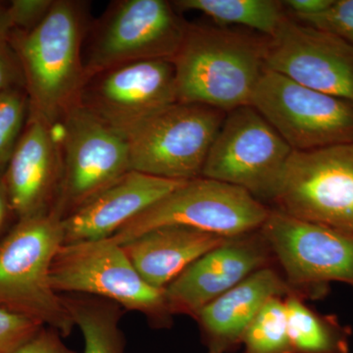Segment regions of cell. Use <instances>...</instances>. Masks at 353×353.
Masks as SVG:
<instances>
[{
  "label": "cell",
  "instance_id": "6da1fadb",
  "mask_svg": "<svg viewBox=\"0 0 353 353\" xmlns=\"http://www.w3.org/2000/svg\"><path fill=\"white\" fill-rule=\"evenodd\" d=\"M90 2L54 0L50 13L31 32L9 37L24 70L30 112L57 125L80 101L85 82L83 50Z\"/></svg>",
  "mask_w": 353,
  "mask_h": 353
},
{
  "label": "cell",
  "instance_id": "7a4b0ae2",
  "mask_svg": "<svg viewBox=\"0 0 353 353\" xmlns=\"http://www.w3.org/2000/svg\"><path fill=\"white\" fill-rule=\"evenodd\" d=\"M268 38L220 26L190 24L172 60L176 101L230 112L250 105L265 66Z\"/></svg>",
  "mask_w": 353,
  "mask_h": 353
},
{
  "label": "cell",
  "instance_id": "3957f363",
  "mask_svg": "<svg viewBox=\"0 0 353 353\" xmlns=\"http://www.w3.org/2000/svg\"><path fill=\"white\" fill-rule=\"evenodd\" d=\"M63 245V224L57 216L18 220L0 241V308L37 320L66 338L75 325L50 280L51 265Z\"/></svg>",
  "mask_w": 353,
  "mask_h": 353
},
{
  "label": "cell",
  "instance_id": "277c9868",
  "mask_svg": "<svg viewBox=\"0 0 353 353\" xmlns=\"http://www.w3.org/2000/svg\"><path fill=\"white\" fill-rule=\"evenodd\" d=\"M50 280L57 294L108 299L141 313L157 329L173 324L165 290L148 284L111 238L62 245L51 265Z\"/></svg>",
  "mask_w": 353,
  "mask_h": 353
},
{
  "label": "cell",
  "instance_id": "5b68a950",
  "mask_svg": "<svg viewBox=\"0 0 353 353\" xmlns=\"http://www.w3.org/2000/svg\"><path fill=\"white\" fill-rule=\"evenodd\" d=\"M166 0H116L92 21L83 43L88 77L118 65L143 60H173L188 23Z\"/></svg>",
  "mask_w": 353,
  "mask_h": 353
},
{
  "label": "cell",
  "instance_id": "8992f818",
  "mask_svg": "<svg viewBox=\"0 0 353 353\" xmlns=\"http://www.w3.org/2000/svg\"><path fill=\"white\" fill-rule=\"evenodd\" d=\"M226 115L183 102L153 114L126 134L131 170L168 180L199 178Z\"/></svg>",
  "mask_w": 353,
  "mask_h": 353
},
{
  "label": "cell",
  "instance_id": "52a82bcc",
  "mask_svg": "<svg viewBox=\"0 0 353 353\" xmlns=\"http://www.w3.org/2000/svg\"><path fill=\"white\" fill-rule=\"evenodd\" d=\"M270 209L248 190L199 176L183 183L130 220L111 239L122 245L150 230L167 225H183L234 238L259 231Z\"/></svg>",
  "mask_w": 353,
  "mask_h": 353
},
{
  "label": "cell",
  "instance_id": "ba28073f",
  "mask_svg": "<svg viewBox=\"0 0 353 353\" xmlns=\"http://www.w3.org/2000/svg\"><path fill=\"white\" fill-rule=\"evenodd\" d=\"M57 127L63 171L50 213L63 221L131 171V162L126 134L80 104Z\"/></svg>",
  "mask_w": 353,
  "mask_h": 353
},
{
  "label": "cell",
  "instance_id": "9c48e42d",
  "mask_svg": "<svg viewBox=\"0 0 353 353\" xmlns=\"http://www.w3.org/2000/svg\"><path fill=\"white\" fill-rule=\"evenodd\" d=\"M292 148L252 105L230 111L206 157L201 176L275 199Z\"/></svg>",
  "mask_w": 353,
  "mask_h": 353
},
{
  "label": "cell",
  "instance_id": "30bf717a",
  "mask_svg": "<svg viewBox=\"0 0 353 353\" xmlns=\"http://www.w3.org/2000/svg\"><path fill=\"white\" fill-rule=\"evenodd\" d=\"M288 284L304 299L325 296L332 282L353 288V233L270 209L259 229Z\"/></svg>",
  "mask_w": 353,
  "mask_h": 353
},
{
  "label": "cell",
  "instance_id": "8fae6325",
  "mask_svg": "<svg viewBox=\"0 0 353 353\" xmlns=\"http://www.w3.org/2000/svg\"><path fill=\"white\" fill-rule=\"evenodd\" d=\"M250 105L268 121L294 152L353 141V104L303 87L267 68Z\"/></svg>",
  "mask_w": 353,
  "mask_h": 353
},
{
  "label": "cell",
  "instance_id": "7c38bea8",
  "mask_svg": "<svg viewBox=\"0 0 353 353\" xmlns=\"http://www.w3.org/2000/svg\"><path fill=\"white\" fill-rule=\"evenodd\" d=\"M273 202L292 217L353 233V141L292 152Z\"/></svg>",
  "mask_w": 353,
  "mask_h": 353
},
{
  "label": "cell",
  "instance_id": "4fadbf2b",
  "mask_svg": "<svg viewBox=\"0 0 353 353\" xmlns=\"http://www.w3.org/2000/svg\"><path fill=\"white\" fill-rule=\"evenodd\" d=\"M176 102L173 61L153 59L118 65L88 77L79 104L126 134Z\"/></svg>",
  "mask_w": 353,
  "mask_h": 353
},
{
  "label": "cell",
  "instance_id": "5bb4252c",
  "mask_svg": "<svg viewBox=\"0 0 353 353\" xmlns=\"http://www.w3.org/2000/svg\"><path fill=\"white\" fill-rule=\"evenodd\" d=\"M265 66L303 87L353 104V48L288 14L268 38Z\"/></svg>",
  "mask_w": 353,
  "mask_h": 353
},
{
  "label": "cell",
  "instance_id": "9a60e30c",
  "mask_svg": "<svg viewBox=\"0 0 353 353\" xmlns=\"http://www.w3.org/2000/svg\"><path fill=\"white\" fill-rule=\"evenodd\" d=\"M274 263L270 248L259 230L229 239L202 255L165 288L170 312L194 319L211 301Z\"/></svg>",
  "mask_w": 353,
  "mask_h": 353
},
{
  "label": "cell",
  "instance_id": "2e32d148",
  "mask_svg": "<svg viewBox=\"0 0 353 353\" xmlns=\"http://www.w3.org/2000/svg\"><path fill=\"white\" fill-rule=\"evenodd\" d=\"M61 146L57 125L30 112L3 176L18 220L50 214L61 185Z\"/></svg>",
  "mask_w": 353,
  "mask_h": 353
},
{
  "label": "cell",
  "instance_id": "e0dca14e",
  "mask_svg": "<svg viewBox=\"0 0 353 353\" xmlns=\"http://www.w3.org/2000/svg\"><path fill=\"white\" fill-rule=\"evenodd\" d=\"M185 182L128 172L94 201L62 221L64 245L111 238L130 220Z\"/></svg>",
  "mask_w": 353,
  "mask_h": 353
},
{
  "label": "cell",
  "instance_id": "ac0fdd59",
  "mask_svg": "<svg viewBox=\"0 0 353 353\" xmlns=\"http://www.w3.org/2000/svg\"><path fill=\"white\" fill-rule=\"evenodd\" d=\"M294 290L274 265L259 269L240 284L199 311L194 319L208 352H233L241 345L245 330L272 297L289 296Z\"/></svg>",
  "mask_w": 353,
  "mask_h": 353
},
{
  "label": "cell",
  "instance_id": "d6986e66",
  "mask_svg": "<svg viewBox=\"0 0 353 353\" xmlns=\"http://www.w3.org/2000/svg\"><path fill=\"white\" fill-rule=\"evenodd\" d=\"M229 239L183 225H167L121 246L148 284L165 290L190 264Z\"/></svg>",
  "mask_w": 353,
  "mask_h": 353
},
{
  "label": "cell",
  "instance_id": "ffe728a7",
  "mask_svg": "<svg viewBox=\"0 0 353 353\" xmlns=\"http://www.w3.org/2000/svg\"><path fill=\"white\" fill-rule=\"evenodd\" d=\"M74 325L81 330L83 353H126L121 329L125 310L119 304L88 294H61Z\"/></svg>",
  "mask_w": 353,
  "mask_h": 353
},
{
  "label": "cell",
  "instance_id": "44dd1931",
  "mask_svg": "<svg viewBox=\"0 0 353 353\" xmlns=\"http://www.w3.org/2000/svg\"><path fill=\"white\" fill-rule=\"evenodd\" d=\"M288 331L294 353H350L352 329L333 315L304 303L296 292L285 297Z\"/></svg>",
  "mask_w": 353,
  "mask_h": 353
},
{
  "label": "cell",
  "instance_id": "7402d4cb",
  "mask_svg": "<svg viewBox=\"0 0 353 353\" xmlns=\"http://www.w3.org/2000/svg\"><path fill=\"white\" fill-rule=\"evenodd\" d=\"M176 10L196 11L218 26L240 25L272 38L287 17L282 1L275 0H176Z\"/></svg>",
  "mask_w": 353,
  "mask_h": 353
},
{
  "label": "cell",
  "instance_id": "603a6c76",
  "mask_svg": "<svg viewBox=\"0 0 353 353\" xmlns=\"http://www.w3.org/2000/svg\"><path fill=\"white\" fill-rule=\"evenodd\" d=\"M243 353H294L288 331L285 299L272 297L241 339Z\"/></svg>",
  "mask_w": 353,
  "mask_h": 353
},
{
  "label": "cell",
  "instance_id": "cb8c5ba5",
  "mask_svg": "<svg viewBox=\"0 0 353 353\" xmlns=\"http://www.w3.org/2000/svg\"><path fill=\"white\" fill-rule=\"evenodd\" d=\"M29 113L30 101L26 88H10L0 94V179L19 143Z\"/></svg>",
  "mask_w": 353,
  "mask_h": 353
},
{
  "label": "cell",
  "instance_id": "d4e9b609",
  "mask_svg": "<svg viewBox=\"0 0 353 353\" xmlns=\"http://www.w3.org/2000/svg\"><path fill=\"white\" fill-rule=\"evenodd\" d=\"M296 20L333 34L353 48V0H334L327 10Z\"/></svg>",
  "mask_w": 353,
  "mask_h": 353
},
{
  "label": "cell",
  "instance_id": "484cf974",
  "mask_svg": "<svg viewBox=\"0 0 353 353\" xmlns=\"http://www.w3.org/2000/svg\"><path fill=\"white\" fill-rule=\"evenodd\" d=\"M44 325L24 315L0 308V353H14Z\"/></svg>",
  "mask_w": 353,
  "mask_h": 353
},
{
  "label": "cell",
  "instance_id": "4316f807",
  "mask_svg": "<svg viewBox=\"0 0 353 353\" xmlns=\"http://www.w3.org/2000/svg\"><path fill=\"white\" fill-rule=\"evenodd\" d=\"M54 0H12L8 3V13L13 30L31 32L50 13Z\"/></svg>",
  "mask_w": 353,
  "mask_h": 353
},
{
  "label": "cell",
  "instance_id": "83f0119b",
  "mask_svg": "<svg viewBox=\"0 0 353 353\" xmlns=\"http://www.w3.org/2000/svg\"><path fill=\"white\" fill-rule=\"evenodd\" d=\"M14 88H26L24 70L9 39H0V94Z\"/></svg>",
  "mask_w": 353,
  "mask_h": 353
},
{
  "label": "cell",
  "instance_id": "f1b7e54d",
  "mask_svg": "<svg viewBox=\"0 0 353 353\" xmlns=\"http://www.w3.org/2000/svg\"><path fill=\"white\" fill-rule=\"evenodd\" d=\"M62 338L57 330L44 326L14 353H77L65 345Z\"/></svg>",
  "mask_w": 353,
  "mask_h": 353
},
{
  "label": "cell",
  "instance_id": "f546056e",
  "mask_svg": "<svg viewBox=\"0 0 353 353\" xmlns=\"http://www.w3.org/2000/svg\"><path fill=\"white\" fill-rule=\"evenodd\" d=\"M333 2L334 0H285L282 3L290 17L301 19L327 10Z\"/></svg>",
  "mask_w": 353,
  "mask_h": 353
},
{
  "label": "cell",
  "instance_id": "4dcf8cb0",
  "mask_svg": "<svg viewBox=\"0 0 353 353\" xmlns=\"http://www.w3.org/2000/svg\"><path fill=\"white\" fill-rule=\"evenodd\" d=\"M3 181L0 179V241L17 223Z\"/></svg>",
  "mask_w": 353,
  "mask_h": 353
},
{
  "label": "cell",
  "instance_id": "1f68e13d",
  "mask_svg": "<svg viewBox=\"0 0 353 353\" xmlns=\"http://www.w3.org/2000/svg\"><path fill=\"white\" fill-rule=\"evenodd\" d=\"M13 31L8 13V3L0 1V39H9Z\"/></svg>",
  "mask_w": 353,
  "mask_h": 353
},
{
  "label": "cell",
  "instance_id": "d6a6232c",
  "mask_svg": "<svg viewBox=\"0 0 353 353\" xmlns=\"http://www.w3.org/2000/svg\"><path fill=\"white\" fill-rule=\"evenodd\" d=\"M208 353H217V352H208Z\"/></svg>",
  "mask_w": 353,
  "mask_h": 353
}]
</instances>
